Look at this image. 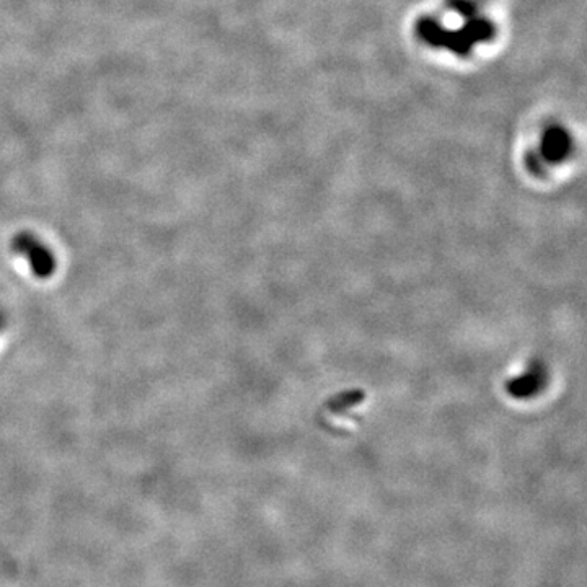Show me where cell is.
Listing matches in <instances>:
<instances>
[{"instance_id":"2","label":"cell","mask_w":587,"mask_h":587,"mask_svg":"<svg viewBox=\"0 0 587 587\" xmlns=\"http://www.w3.org/2000/svg\"><path fill=\"white\" fill-rule=\"evenodd\" d=\"M0 322H2V320H0Z\"/></svg>"},{"instance_id":"1","label":"cell","mask_w":587,"mask_h":587,"mask_svg":"<svg viewBox=\"0 0 587 587\" xmlns=\"http://www.w3.org/2000/svg\"><path fill=\"white\" fill-rule=\"evenodd\" d=\"M12 250L28 261L36 278L46 279L56 271V258L53 252L31 232H22L12 240Z\"/></svg>"}]
</instances>
